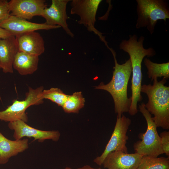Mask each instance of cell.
Instances as JSON below:
<instances>
[{"label":"cell","mask_w":169,"mask_h":169,"mask_svg":"<svg viewBox=\"0 0 169 169\" xmlns=\"http://www.w3.org/2000/svg\"><path fill=\"white\" fill-rule=\"evenodd\" d=\"M143 36L138 39L135 34L129 35L128 40H122L119 45V48L127 53L130 56L132 66V76L131 79V102L129 111L130 115L133 116L138 111L137 103L141 101L142 97L141 95L142 74L141 63L143 58L146 56L152 57L155 55L156 52L151 47L145 49Z\"/></svg>","instance_id":"obj_1"},{"label":"cell","mask_w":169,"mask_h":169,"mask_svg":"<svg viewBox=\"0 0 169 169\" xmlns=\"http://www.w3.org/2000/svg\"><path fill=\"white\" fill-rule=\"evenodd\" d=\"M114 59L115 66L112 78L107 84L101 82L96 89L107 91L111 95L115 105V111L117 117H120L124 113L128 112L131 102V97L128 98L127 93L128 83L132 72L131 61L129 59L125 63L119 64L116 58L115 51L112 48L108 49Z\"/></svg>","instance_id":"obj_2"},{"label":"cell","mask_w":169,"mask_h":169,"mask_svg":"<svg viewBox=\"0 0 169 169\" xmlns=\"http://www.w3.org/2000/svg\"><path fill=\"white\" fill-rule=\"evenodd\" d=\"M153 80V84L141 85V92L146 94L147 103L145 107L151 114L157 127L169 129V87L164 85L166 80Z\"/></svg>","instance_id":"obj_3"},{"label":"cell","mask_w":169,"mask_h":169,"mask_svg":"<svg viewBox=\"0 0 169 169\" xmlns=\"http://www.w3.org/2000/svg\"><path fill=\"white\" fill-rule=\"evenodd\" d=\"M137 29L146 27L151 34L154 32L158 20L165 23L169 18L168 2L165 0H136Z\"/></svg>","instance_id":"obj_4"},{"label":"cell","mask_w":169,"mask_h":169,"mask_svg":"<svg viewBox=\"0 0 169 169\" xmlns=\"http://www.w3.org/2000/svg\"><path fill=\"white\" fill-rule=\"evenodd\" d=\"M142 102L139 105V111L146 121L147 127L145 133H140L139 138L141 140L135 142L133 148L135 152L143 156L157 157L163 151L161 144V137L157 131V126L152 119L151 114Z\"/></svg>","instance_id":"obj_5"},{"label":"cell","mask_w":169,"mask_h":169,"mask_svg":"<svg viewBox=\"0 0 169 169\" xmlns=\"http://www.w3.org/2000/svg\"><path fill=\"white\" fill-rule=\"evenodd\" d=\"M43 90L42 86L35 89L28 87L24 100H14L11 105L5 110L0 111V120L8 122L21 120L27 123L28 118L26 110L31 106L43 103L44 99L42 97Z\"/></svg>","instance_id":"obj_6"},{"label":"cell","mask_w":169,"mask_h":169,"mask_svg":"<svg viewBox=\"0 0 169 169\" xmlns=\"http://www.w3.org/2000/svg\"><path fill=\"white\" fill-rule=\"evenodd\" d=\"M102 1V0H71L70 13L78 15L80 19L78 23L83 25L89 32H93L97 35L107 47V42L105 37L95 27L96 13Z\"/></svg>","instance_id":"obj_7"},{"label":"cell","mask_w":169,"mask_h":169,"mask_svg":"<svg viewBox=\"0 0 169 169\" xmlns=\"http://www.w3.org/2000/svg\"><path fill=\"white\" fill-rule=\"evenodd\" d=\"M131 123V119L123 114L117 117L111 138L102 154L94 159L95 163L99 166L102 165L105 157L113 151H120L128 153L126 144L128 137L126 133Z\"/></svg>","instance_id":"obj_8"},{"label":"cell","mask_w":169,"mask_h":169,"mask_svg":"<svg viewBox=\"0 0 169 169\" xmlns=\"http://www.w3.org/2000/svg\"><path fill=\"white\" fill-rule=\"evenodd\" d=\"M8 125L10 129L14 131L13 136L15 140H19L26 137L33 138V141L37 140L39 142H43L48 139L57 141L60 136L58 131L38 129L30 126L21 120L9 122Z\"/></svg>","instance_id":"obj_9"},{"label":"cell","mask_w":169,"mask_h":169,"mask_svg":"<svg viewBox=\"0 0 169 169\" xmlns=\"http://www.w3.org/2000/svg\"><path fill=\"white\" fill-rule=\"evenodd\" d=\"M8 5L10 15L26 20L41 16L47 6L44 0H11Z\"/></svg>","instance_id":"obj_10"},{"label":"cell","mask_w":169,"mask_h":169,"mask_svg":"<svg viewBox=\"0 0 169 169\" xmlns=\"http://www.w3.org/2000/svg\"><path fill=\"white\" fill-rule=\"evenodd\" d=\"M70 0H52L49 8H46L41 17L46 20L45 23L52 26L62 27L66 33L73 38L74 34L68 27L67 23L69 18L66 13V7Z\"/></svg>","instance_id":"obj_11"},{"label":"cell","mask_w":169,"mask_h":169,"mask_svg":"<svg viewBox=\"0 0 169 169\" xmlns=\"http://www.w3.org/2000/svg\"><path fill=\"white\" fill-rule=\"evenodd\" d=\"M143 156L117 151L109 153L102 165L107 169H136Z\"/></svg>","instance_id":"obj_12"},{"label":"cell","mask_w":169,"mask_h":169,"mask_svg":"<svg viewBox=\"0 0 169 169\" xmlns=\"http://www.w3.org/2000/svg\"><path fill=\"white\" fill-rule=\"evenodd\" d=\"M0 27L15 35L26 32L36 31L39 30H48L57 29L59 26H52L45 23H38L28 21L27 20L10 15L0 23Z\"/></svg>","instance_id":"obj_13"},{"label":"cell","mask_w":169,"mask_h":169,"mask_svg":"<svg viewBox=\"0 0 169 169\" xmlns=\"http://www.w3.org/2000/svg\"><path fill=\"white\" fill-rule=\"evenodd\" d=\"M18 51L39 56L45 51L43 37L36 31L27 32L15 35Z\"/></svg>","instance_id":"obj_14"},{"label":"cell","mask_w":169,"mask_h":169,"mask_svg":"<svg viewBox=\"0 0 169 169\" xmlns=\"http://www.w3.org/2000/svg\"><path fill=\"white\" fill-rule=\"evenodd\" d=\"M18 51L14 35L5 39L0 38V65L4 73H13V64Z\"/></svg>","instance_id":"obj_15"},{"label":"cell","mask_w":169,"mask_h":169,"mask_svg":"<svg viewBox=\"0 0 169 169\" xmlns=\"http://www.w3.org/2000/svg\"><path fill=\"white\" fill-rule=\"evenodd\" d=\"M28 147V139L11 140L0 132V164H6L11 157L23 152Z\"/></svg>","instance_id":"obj_16"},{"label":"cell","mask_w":169,"mask_h":169,"mask_svg":"<svg viewBox=\"0 0 169 169\" xmlns=\"http://www.w3.org/2000/svg\"><path fill=\"white\" fill-rule=\"evenodd\" d=\"M39 56L18 51L15 57L13 68L21 75L31 74L38 69Z\"/></svg>","instance_id":"obj_17"},{"label":"cell","mask_w":169,"mask_h":169,"mask_svg":"<svg viewBox=\"0 0 169 169\" xmlns=\"http://www.w3.org/2000/svg\"><path fill=\"white\" fill-rule=\"evenodd\" d=\"M144 63L147 69V74L151 80L158 77H163L166 80L169 78V62L163 63H156L146 58Z\"/></svg>","instance_id":"obj_18"},{"label":"cell","mask_w":169,"mask_h":169,"mask_svg":"<svg viewBox=\"0 0 169 169\" xmlns=\"http://www.w3.org/2000/svg\"><path fill=\"white\" fill-rule=\"evenodd\" d=\"M136 169H169V157L143 156Z\"/></svg>","instance_id":"obj_19"},{"label":"cell","mask_w":169,"mask_h":169,"mask_svg":"<svg viewBox=\"0 0 169 169\" xmlns=\"http://www.w3.org/2000/svg\"><path fill=\"white\" fill-rule=\"evenodd\" d=\"M85 102L81 92H76L68 95L62 107L66 113H77L84 107Z\"/></svg>","instance_id":"obj_20"},{"label":"cell","mask_w":169,"mask_h":169,"mask_svg":"<svg viewBox=\"0 0 169 169\" xmlns=\"http://www.w3.org/2000/svg\"><path fill=\"white\" fill-rule=\"evenodd\" d=\"M68 95L60 89L56 88L44 90L42 94V97L43 99L49 100L61 107L66 100Z\"/></svg>","instance_id":"obj_21"},{"label":"cell","mask_w":169,"mask_h":169,"mask_svg":"<svg viewBox=\"0 0 169 169\" xmlns=\"http://www.w3.org/2000/svg\"><path fill=\"white\" fill-rule=\"evenodd\" d=\"M161 144L164 153L169 156V131H164L159 135Z\"/></svg>","instance_id":"obj_22"},{"label":"cell","mask_w":169,"mask_h":169,"mask_svg":"<svg viewBox=\"0 0 169 169\" xmlns=\"http://www.w3.org/2000/svg\"><path fill=\"white\" fill-rule=\"evenodd\" d=\"M7 0H0V23L10 15Z\"/></svg>","instance_id":"obj_23"},{"label":"cell","mask_w":169,"mask_h":169,"mask_svg":"<svg viewBox=\"0 0 169 169\" xmlns=\"http://www.w3.org/2000/svg\"><path fill=\"white\" fill-rule=\"evenodd\" d=\"M12 35L10 32L0 27V38H6Z\"/></svg>","instance_id":"obj_24"},{"label":"cell","mask_w":169,"mask_h":169,"mask_svg":"<svg viewBox=\"0 0 169 169\" xmlns=\"http://www.w3.org/2000/svg\"><path fill=\"white\" fill-rule=\"evenodd\" d=\"M77 169H101L100 168H94L91 167L89 165H86L82 167L78 168H77Z\"/></svg>","instance_id":"obj_25"},{"label":"cell","mask_w":169,"mask_h":169,"mask_svg":"<svg viewBox=\"0 0 169 169\" xmlns=\"http://www.w3.org/2000/svg\"><path fill=\"white\" fill-rule=\"evenodd\" d=\"M64 169H73L70 167H66Z\"/></svg>","instance_id":"obj_26"},{"label":"cell","mask_w":169,"mask_h":169,"mask_svg":"<svg viewBox=\"0 0 169 169\" xmlns=\"http://www.w3.org/2000/svg\"><path fill=\"white\" fill-rule=\"evenodd\" d=\"M1 69V66H0V69Z\"/></svg>","instance_id":"obj_27"}]
</instances>
